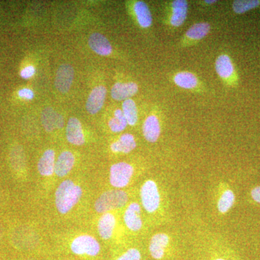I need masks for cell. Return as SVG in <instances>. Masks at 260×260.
<instances>
[{
    "label": "cell",
    "instance_id": "cell-15",
    "mask_svg": "<svg viewBox=\"0 0 260 260\" xmlns=\"http://www.w3.org/2000/svg\"><path fill=\"white\" fill-rule=\"evenodd\" d=\"M132 11L140 28L148 29L153 25V15L145 2H134L132 5Z\"/></svg>",
    "mask_w": 260,
    "mask_h": 260
},
{
    "label": "cell",
    "instance_id": "cell-8",
    "mask_svg": "<svg viewBox=\"0 0 260 260\" xmlns=\"http://www.w3.org/2000/svg\"><path fill=\"white\" fill-rule=\"evenodd\" d=\"M148 249L154 259H167L174 252V239L168 233H156L150 239Z\"/></svg>",
    "mask_w": 260,
    "mask_h": 260
},
{
    "label": "cell",
    "instance_id": "cell-21",
    "mask_svg": "<svg viewBox=\"0 0 260 260\" xmlns=\"http://www.w3.org/2000/svg\"><path fill=\"white\" fill-rule=\"evenodd\" d=\"M116 226V218L114 214H103L98 223V232L99 236L104 240H109L113 237Z\"/></svg>",
    "mask_w": 260,
    "mask_h": 260
},
{
    "label": "cell",
    "instance_id": "cell-7",
    "mask_svg": "<svg viewBox=\"0 0 260 260\" xmlns=\"http://www.w3.org/2000/svg\"><path fill=\"white\" fill-rule=\"evenodd\" d=\"M213 204L219 215H225L234 208L236 203V194L227 183L219 182L214 189Z\"/></svg>",
    "mask_w": 260,
    "mask_h": 260
},
{
    "label": "cell",
    "instance_id": "cell-20",
    "mask_svg": "<svg viewBox=\"0 0 260 260\" xmlns=\"http://www.w3.org/2000/svg\"><path fill=\"white\" fill-rule=\"evenodd\" d=\"M89 47L96 54L101 56H109L112 54V44L100 32H93L90 36L88 40Z\"/></svg>",
    "mask_w": 260,
    "mask_h": 260
},
{
    "label": "cell",
    "instance_id": "cell-3",
    "mask_svg": "<svg viewBox=\"0 0 260 260\" xmlns=\"http://www.w3.org/2000/svg\"><path fill=\"white\" fill-rule=\"evenodd\" d=\"M83 195V189L74 181L67 179L63 181L56 189L55 205L59 213L67 214L74 208Z\"/></svg>",
    "mask_w": 260,
    "mask_h": 260
},
{
    "label": "cell",
    "instance_id": "cell-16",
    "mask_svg": "<svg viewBox=\"0 0 260 260\" xmlns=\"http://www.w3.org/2000/svg\"><path fill=\"white\" fill-rule=\"evenodd\" d=\"M139 90V86L135 82H117L113 85L111 95L114 100L124 102L133 97Z\"/></svg>",
    "mask_w": 260,
    "mask_h": 260
},
{
    "label": "cell",
    "instance_id": "cell-6",
    "mask_svg": "<svg viewBox=\"0 0 260 260\" xmlns=\"http://www.w3.org/2000/svg\"><path fill=\"white\" fill-rule=\"evenodd\" d=\"M215 70L218 78L229 88H236L239 77L232 57L225 53L218 56L215 61Z\"/></svg>",
    "mask_w": 260,
    "mask_h": 260
},
{
    "label": "cell",
    "instance_id": "cell-17",
    "mask_svg": "<svg viewBox=\"0 0 260 260\" xmlns=\"http://www.w3.org/2000/svg\"><path fill=\"white\" fill-rule=\"evenodd\" d=\"M74 69L71 65L61 64L56 73L55 79L56 89L61 93H68L74 79Z\"/></svg>",
    "mask_w": 260,
    "mask_h": 260
},
{
    "label": "cell",
    "instance_id": "cell-13",
    "mask_svg": "<svg viewBox=\"0 0 260 260\" xmlns=\"http://www.w3.org/2000/svg\"><path fill=\"white\" fill-rule=\"evenodd\" d=\"M123 218L126 227L130 232H140L143 226L141 205L136 202L130 203L126 207Z\"/></svg>",
    "mask_w": 260,
    "mask_h": 260
},
{
    "label": "cell",
    "instance_id": "cell-1",
    "mask_svg": "<svg viewBox=\"0 0 260 260\" xmlns=\"http://www.w3.org/2000/svg\"><path fill=\"white\" fill-rule=\"evenodd\" d=\"M195 251L198 260H241L220 236L207 230L195 232Z\"/></svg>",
    "mask_w": 260,
    "mask_h": 260
},
{
    "label": "cell",
    "instance_id": "cell-10",
    "mask_svg": "<svg viewBox=\"0 0 260 260\" xmlns=\"http://www.w3.org/2000/svg\"><path fill=\"white\" fill-rule=\"evenodd\" d=\"M172 81L176 86L193 93H202L205 91V86L199 77L190 71H178L172 75Z\"/></svg>",
    "mask_w": 260,
    "mask_h": 260
},
{
    "label": "cell",
    "instance_id": "cell-2",
    "mask_svg": "<svg viewBox=\"0 0 260 260\" xmlns=\"http://www.w3.org/2000/svg\"><path fill=\"white\" fill-rule=\"evenodd\" d=\"M140 200L142 207L150 215H156L165 209V198L162 188L156 181L148 179L140 187Z\"/></svg>",
    "mask_w": 260,
    "mask_h": 260
},
{
    "label": "cell",
    "instance_id": "cell-9",
    "mask_svg": "<svg viewBox=\"0 0 260 260\" xmlns=\"http://www.w3.org/2000/svg\"><path fill=\"white\" fill-rule=\"evenodd\" d=\"M134 174V167L132 164L126 162H116L110 168L109 182L116 189H123L129 185Z\"/></svg>",
    "mask_w": 260,
    "mask_h": 260
},
{
    "label": "cell",
    "instance_id": "cell-31",
    "mask_svg": "<svg viewBox=\"0 0 260 260\" xmlns=\"http://www.w3.org/2000/svg\"><path fill=\"white\" fill-rule=\"evenodd\" d=\"M18 95L22 99L31 100L34 98V93L32 90L29 88H23L19 90Z\"/></svg>",
    "mask_w": 260,
    "mask_h": 260
},
{
    "label": "cell",
    "instance_id": "cell-33",
    "mask_svg": "<svg viewBox=\"0 0 260 260\" xmlns=\"http://www.w3.org/2000/svg\"><path fill=\"white\" fill-rule=\"evenodd\" d=\"M199 3L202 6L208 8V7L213 6V5L216 4L217 3H218V1H217V0H203V1H200Z\"/></svg>",
    "mask_w": 260,
    "mask_h": 260
},
{
    "label": "cell",
    "instance_id": "cell-27",
    "mask_svg": "<svg viewBox=\"0 0 260 260\" xmlns=\"http://www.w3.org/2000/svg\"><path fill=\"white\" fill-rule=\"evenodd\" d=\"M108 124H109V129L114 133H121L128 126L125 116L120 109H117L114 111V115L111 118Z\"/></svg>",
    "mask_w": 260,
    "mask_h": 260
},
{
    "label": "cell",
    "instance_id": "cell-12",
    "mask_svg": "<svg viewBox=\"0 0 260 260\" xmlns=\"http://www.w3.org/2000/svg\"><path fill=\"white\" fill-rule=\"evenodd\" d=\"M71 250L78 255L96 256L101 250V246L95 238L82 235L75 238L71 244Z\"/></svg>",
    "mask_w": 260,
    "mask_h": 260
},
{
    "label": "cell",
    "instance_id": "cell-4",
    "mask_svg": "<svg viewBox=\"0 0 260 260\" xmlns=\"http://www.w3.org/2000/svg\"><path fill=\"white\" fill-rule=\"evenodd\" d=\"M189 4L186 0H173L164 4L161 21L168 28L177 29L185 23Z\"/></svg>",
    "mask_w": 260,
    "mask_h": 260
},
{
    "label": "cell",
    "instance_id": "cell-28",
    "mask_svg": "<svg viewBox=\"0 0 260 260\" xmlns=\"http://www.w3.org/2000/svg\"><path fill=\"white\" fill-rule=\"evenodd\" d=\"M260 7V0H236L233 2L232 10L237 15H242Z\"/></svg>",
    "mask_w": 260,
    "mask_h": 260
},
{
    "label": "cell",
    "instance_id": "cell-32",
    "mask_svg": "<svg viewBox=\"0 0 260 260\" xmlns=\"http://www.w3.org/2000/svg\"><path fill=\"white\" fill-rule=\"evenodd\" d=\"M250 196L254 203L260 205V186H255L251 189Z\"/></svg>",
    "mask_w": 260,
    "mask_h": 260
},
{
    "label": "cell",
    "instance_id": "cell-25",
    "mask_svg": "<svg viewBox=\"0 0 260 260\" xmlns=\"http://www.w3.org/2000/svg\"><path fill=\"white\" fill-rule=\"evenodd\" d=\"M55 152L52 149L46 150L38 162V171L43 177H51L55 168Z\"/></svg>",
    "mask_w": 260,
    "mask_h": 260
},
{
    "label": "cell",
    "instance_id": "cell-23",
    "mask_svg": "<svg viewBox=\"0 0 260 260\" xmlns=\"http://www.w3.org/2000/svg\"><path fill=\"white\" fill-rule=\"evenodd\" d=\"M75 162V156L73 153L68 150L62 152L56 160L54 174L59 177H65L71 172Z\"/></svg>",
    "mask_w": 260,
    "mask_h": 260
},
{
    "label": "cell",
    "instance_id": "cell-18",
    "mask_svg": "<svg viewBox=\"0 0 260 260\" xmlns=\"http://www.w3.org/2000/svg\"><path fill=\"white\" fill-rule=\"evenodd\" d=\"M107 96V88L104 85L94 88L86 102V109L90 114H97L102 109Z\"/></svg>",
    "mask_w": 260,
    "mask_h": 260
},
{
    "label": "cell",
    "instance_id": "cell-29",
    "mask_svg": "<svg viewBox=\"0 0 260 260\" xmlns=\"http://www.w3.org/2000/svg\"><path fill=\"white\" fill-rule=\"evenodd\" d=\"M141 252L136 248H130L116 260H141Z\"/></svg>",
    "mask_w": 260,
    "mask_h": 260
},
{
    "label": "cell",
    "instance_id": "cell-11",
    "mask_svg": "<svg viewBox=\"0 0 260 260\" xmlns=\"http://www.w3.org/2000/svg\"><path fill=\"white\" fill-rule=\"evenodd\" d=\"M211 30L208 22H198L191 25L182 36L178 46L179 48H188L196 45L205 39Z\"/></svg>",
    "mask_w": 260,
    "mask_h": 260
},
{
    "label": "cell",
    "instance_id": "cell-24",
    "mask_svg": "<svg viewBox=\"0 0 260 260\" xmlns=\"http://www.w3.org/2000/svg\"><path fill=\"white\" fill-rule=\"evenodd\" d=\"M137 147L136 140L129 133L121 135L116 141L110 145L111 150L114 153H129Z\"/></svg>",
    "mask_w": 260,
    "mask_h": 260
},
{
    "label": "cell",
    "instance_id": "cell-14",
    "mask_svg": "<svg viewBox=\"0 0 260 260\" xmlns=\"http://www.w3.org/2000/svg\"><path fill=\"white\" fill-rule=\"evenodd\" d=\"M162 133V124L156 114L147 116L143 124V134L145 139L150 143L158 141Z\"/></svg>",
    "mask_w": 260,
    "mask_h": 260
},
{
    "label": "cell",
    "instance_id": "cell-26",
    "mask_svg": "<svg viewBox=\"0 0 260 260\" xmlns=\"http://www.w3.org/2000/svg\"><path fill=\"white\" fill-rule=\"evenodd\" d=\"M121 110L125 116L128 125H136L138 121V111L135 101L132 99L124 101Z\"/></svg>",
    "mask_w": 260,
    "mask_h": 260
},
{
    "label": "cell",
    "instance_id": "cell-22",
    "mask_svg": "<svg viewBox=\"0 0 260 260\" xmlns=\"http://www.w3.org/2000/svg\"><path fill=\"white\" fill-rule=\"evenodd\" d=\"M42 122L44 129L47 132H51L55 129H61L64 126V119L62 116L50 107L45 108L43 111Z\"/></svg>",
    "mask_w": 260,
    "mask_h": 260
},
{
    "label": "cell",
    "instance_id": "cell-30",
    "mask_svg": "<svg viewBox=\"0 0 260 260\" xmlns=\"http://www.w3.org/2000/svg\"><path fill=\"white\" fill-rule=\"evenodd\" d=\"M35 73V68L32 66V65H30V66L25 67V68H23V69L21 70V72H20V76L24 78V79H29V78L34 76Z\"/></svg>",
    "mask_w": 260,
    "mask_h": 260
},
{
    "label": "cell",
    "instance_id": "cell-5",
    "mask_svg": "<svg viewBox=\"0 0 260 260\" xmlns=\"http://www.w3.org/2000/svg\"><path fill=\"white\" fill-rule=\"evenodd\" d=\"M129 196L125 191L112 189L103 193L95 203V211L99 213H110L121 209L127 204Z\"/></svg>",
    "mask_w": 260,
    "mask_h": 260
},
{
    "label": "cell",
    "instance_id": "cell-19",
    "mask_svg": "<svg viewBox=\"0 0 260 260\" xmlns=\"http://www.w3.org/2000/svg\"><path fill=\"white\" fill-rule=\"evenodd\" d=\"M66 138L72 145H82L85 143V137L81 123L77 118L71 117L66 127Z\"/></svg>",
    "mask_w": 260,
    "mask_h": 260
}]
</instances>
